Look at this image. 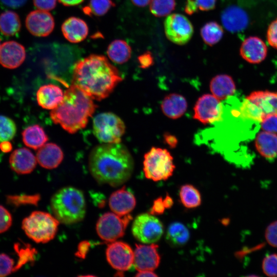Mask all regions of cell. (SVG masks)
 <instances>
[{
  "label": "cell",
  "instance_id": "cell-1",
  "mask_svg": "<svg viewBox=\"0 0 277 277\" xmlns=\"http://www.w3.org/2000/svg\"><path fill=\"white\" fill-rule=\"evenodd\" d=\"M122 81L117 69L102 55H90L77 61L73 67L72 84L93 100L108 97Z\"/></svg>",
  "mask_w": 277,
  "mask_h": 277
},
{
  "label": "cell",
  "instance_id": "cell-2",
  "mask_svg": "<svg viewBox=\"0 0 277 277\" xmlns=\"http://www.w3.org/2000/svg\"><path fill=\"white\" fill-rule=\"evenodd\" d=\"M88 166L91 175L98 183L117 187L130 178L134 162L128 149L121 143H103L90 152Z\"/></svg>",
  "mask_w": 277,
  "mask_h": 277
},
{
  "label": "cell",
  "instance_id": "cell-3",
  "mask_svg": "<svg viewBox=\"0 0 277 277\" xmlns=\"http://www.w3.org/2000/svg\"><path fill=\"white\" fill-rule=\"evenodd\" d=\"M93 100L76 86L71 84L65 91L62 102L51 110L50 117L69 133L86 127L97 107Z\"/></svg>",
  "mask_w": 277,
  "mask_h": 277
},
{
  "label": "cell",
  "instance_id": "cell-4",
  "mask_svg": "<svg viewBox=\"0 0 277 277\" xmlns=\"http://www.w3.org/2000/svg\"><path fill=\"white\" fill-rule=\"evenodd\" d=\"M52 212L60 223L72 224L83 220L86 212V204L83 193L72 187L62 188L52 196Z\"/></svg>",
  "mask_w": 277,
  "mask_h": 277
},
{
  "label": "cell",
  "instance_id": "cell-5",
  "mask_svg": "<svg viewBox=\"0 0 277 277\" xmlns=\"http://www.w3.org/2000/svg\"><path fill=\"white\" fill-rule=\"evenodd\" d=\"M240 114L244 118L258 122L268 115L277 114V92H252L242 103Z\"/></svg>",
  "mask_w": 277,
  "mask_h": 277
},
{
  "label": "cell",
  "instance_id": "cell-6",
  "mask_svg": "<svg viewBox=\"0 0 277 277\" xmlns=\"http://www.w3.org/2000/svg\"><path fill=\"white\" fill-rule=\"evenodd\" d=\"M59 223L50 213L34 211L23 220L22 229L35 242L46 243L55 237Z\"/></svg>",
  "mask_w": 277,
  "mask_h": 277
},
{
  "label": "cell",
  "instance_id": "cell-7",
  "mask_svg": "<svg viewBox=\"0 0 277 277\" xmlns=\"http://www.w3.org/2000/svg\"><path fill=\"white\" fill-rule=\"evenodd\" d=\"M175 167L173 157L166 149L152 147L144 155L143 171L148 179L166 180L173 174Z\"/></svg>",
  "mask_w": 277,
  "mask_h": 277
},
{
  "label": "cell",
  "instance_id": "cell-8",
  "mask_svg": "<svg viewBox=\"0 0 277 277\" xmlns=\"http://www.w3.org/2000/svg\"><path fill=\"white\" fill-rule=\"evenodd\" d=\"M125 129L124 122L113 113L103 112L98 114L93 118V133L97 139L103 143H120Z\"/></svg>",
  "mask_w": 277,
  "mask_h": 277
},
{
  "label": "cell",
  "instance_id": "cell-9",
  "mask_svg": "<svg viewBox=\"0 0 277 277\" xmlns=\"http://www.w3.org/2000/svg\"><path fill=\"white\" fill-rule=\"evenodd\" d=\"M132 233L138 241L145 244L157 242L164 232L162 222L150 213H142L137 215L133 222Z\"/></svg>",
  "mask_w": 277,
  "mask_h": 277
},
{
  "label": "cell",
  "instance_id": "cell-10",
  "mask_svg": "<svg viewBox=\"0 0 277 277\" xmlns=\"http://www.w3.org/2000/svg\"><path fill=\"white\" fill-rule=\"evenodd\" d=\"M132 217L127 214L121 216L114 212H106L98 219L96 232L103 240L112 242L122 237Z\"/></svg>",
  "mask_w": 277,
  "mask_h": 277
},
{
  "label": "cell",
  "instance_id": "cell-11",
  "mask_svg": "<svg viewBox=\"0 0 277 277\" xmlns=\"http://www.w3.org/2000/svg\"><path fill=\"white\" fill-rule=\"evenodd\" d=\"M164 31L171 42L182 45L187 43L193 33L190 21L184 15L174 13L168 15L164 22Z\"/></svg>",
  "mask_w": 277,
  "mask_h": 277
},
{
  "label": "cell",
  "instance_id": "cell-12",
  "mask_svg": "<svg viewBox=\"0 0 277 277\" xmlns=\"http://www.w3.org/2000/svg\"><path fill=\"white\" fill-rule=\"evenodd\" d=\"M220 101L213 94H206L199 97L194 108V118L204 124L220 121L224 108Z\"/></svg>",
  "mask_w": 277,
  "mask_h": 277
},
{
  "label": "cell",
  "instance_id": "cell-13",
  "mask_svg": "<svg viewBox=\"0 0 277 277\" xmlns=\"http://www.w3.org/2000/svg\"><path fill=\"white\" fill-rule=\"evenodd\" d=\"M106 255L109 264L117 270H128L133 265L134 251L125 242L116 241L111 242L106 249Z\"/></svg>",
  "mask_w": 277,
  "mask_h": 277
},
{
  "label": "cell",
  "instance_id": "cell-14",
  "mask_svg": "<svg viewBox=\"0 0 277 277\" xmlns=\"http://www.w3.org/2000/svg\"><path fill=\"white\" fill-rule=\"evenodd\" d=\"M158 247L159 246L154 243L135 245L133 265L137 271H153L158 267L161 260Z\"/></svg>",
  "mask_w": 277,
  "mask_h": 277
},
{
  "label": "cell",
  "instance_id": "cell-15",
  "mask_svg": "<svg viewBox=\"0 0 277 277\" xmlns=\"http://www.w3.org/2000/svg\"><path fill=\"white\" fill-rule=\"evenodd\" d=\"M25 24L27 29L32 35L45 37L52 32L55 23L50 12L38 9L31 11L27 15Z\"/></svg>",
  "mask_w": 277,
  "mask_h": 277
},
{
  "label": "cell",
  "instance_id": "cell-16",
  "mask_svg": "<svg viewBox=\"0 0 277 277\" xmlns=\"http://www.w3.org/2000/svg\"><path fill=\"white\" fill-rule=\"evenodd\" d=\"M25 47L13 41L3 43L0 48V64L5 68L15 69L20 66L26 58Z\"/></svg>",
  "mask_w": 277,
  "mask_h": 277
},
{
  "label": "cell",
  "instance_id": "cell-17",
  "mask_svg": "<svg viewBox=\"0 0 277 277\" xmlns=\"http://www.w3.org/2000/svg\"><path fill=\"white\" fill-rule=\"evenodd\" d=\"M36 157L26 148H20L11 154L9 162L11 169L19 174L32 172L36 166Z\"/></svg>",
  "mask_w": 277,
  "mask_h": 277
},
{
  "label": "cell",
  "instance_id": "cell-18",
  "mask_svg": "<svg viewBox=\"0 0 277 277\" xmlns=\"http://www.w3.org/2000/svg\"><path fill=\"white\" fill-rule=\"evenodd\" d=\"M267 48L264 42L256 36L246 38L240 47V54L249 63L258 64L266 57Z\"/></svg>",
  "mask_w": 277,
  "mask_h": 277
},
{
  "label": "cell",
  "instance_id": "cell-19",
  "mask_svg": "<svg viewBox=\"0 0 277 277\" xmlns=\"http://www.w3.org/2000/svg\"><path fill=\"white\" fill-rule=\"evenodd\" d=\"M136 205L134 195L124 187L113 192L110 196L109 205L111 211L124 216L131 212Z\"/></svg>",
  "mask_w": 277,
  "mask_h": 277
},
{
  "label": "cell",
  "instance_id": "cell-20",
  "mask_svg": "<svg viewBox=\"0 0 277 277\" xmlns=\"http://www.w3.org/2000/svg\"><path fill=\"white\" fill-rule=\"evenodd\" d=\"M221 22L226 29L231 32L244 30L248 24L247 13L237 6H230L222 13Z\"/></svg>",
  "mask_w": 277,
  "mask_h": 277
},
{
  "label": "cell",
  "instance_id": "cell-21",
  "mask_svg": "<svg viewBox=\"0 0 277 277\" xmlns=\"http://www.w3.org/2000/svg\"><path fill=\"white\" fill-rule=\"evenodd\" d=\"M36 159L41 167L48 169H54L62 162L64 153L56 144L46 143L38 149Z\"/></svg>",
  "mask_w": 277,
  "mask_h": 277
},
{
  "label": "cell",
  "instance_id": "cell-22",
  "mask_svg": "<svg viewBox=\"0 0 277 277\" xmlns=\"http://www.w3.org/2000/svg\"><path fill=\"white\" fill-rule=\"evenodd\" d=\"M64 95L59 86L52 84L44 85L36 92L37 102L42 108L52 110L62 102Z\"/></svg>",
  "mask_w": 277,
  "mask_h": 277
},
{
  "label": "cell",
  "instance_id": "cell-23",
  "mask_svg": "<svg viewBox=\"0 0 277 277\" xmlns=\"http://www.w3.org/2000/svg\"><path fill=\"white\" fill-rule=\"evenodd\" d=\"M62 32L69 42L77 43L84 40L88 35L89 29L86 23L77 17H70L62 25Z\"/></svg>",
  "mask_w": 277,
  "mask_h": 277
},
{
  "label": "cell",
  "instance_id": "cell-24",
  "mask_svg": "<svg viewBox=\"0 0 277 277\" xmlns=\"http://www.w3.org/2000/svg\"><path fill=\"white\" fill-rule=\"evenodd\" d=\"M187 103L184 96L176 93H171L163 100L161 108L164 114L172 119L181 117L186 112Z\"/></svg>",
  "mask_w": 277,
  "mask_h": 277
},
{
  "label": "cell",
  "instance_id": "cell-25",
  "mask_svg": "<svg viewBox=\"0 0 277 277\" xmlns=\"http://www.w3.org/2000/svg\"><path fill=\"white\" fill-rule=\"evenodd\" d=\"M258 152L267 159L277 156V134L267 131L259 133L255 140Z\"/></svg>",
  "mask_w": 277,
  "mask_h": 277
},
{
  "label": "cell",
  "instance_id": "cell-26",
  "mask_svg": "<svg viewBox=\"0 0 277 277\" xmlns=\"http://www.w3.org/2000/svg\"><path fill=\"white\" fill-rule=\"evenodd\" d=\"M210 89L214 96L220 100H223L234 93L235 85L230 76L227 74H220L211 80Z\"/></svg>",
  "mask_w": 277,
  "mask_h": 277
},
{
  "label": "cell",
  "instance_id": "cell-27",
  "mask_svg": "<svg viewBox=\"0 0 277 277\" xmlns=\"http://www.w3.org/2000/svg\"><path fill=\"white\" fill-rule=\"evenodd\" d=\"M22 140L27 147L34 150L42 147L48 141V137L43 128L38 125L26 128L22 132Z\"/></svg>",
  "mask_w": 277,
  "mask_h": 277
},
{
  "label": "cell",
  "instance_id": "cell-28",
  "mask_svg": "<svg viewBox=\"0 0 277 277\" xmlns=\"http://www.w3.org/2000/svg\"><path fill=\"white\" fill-rule=\"evenodd\" d=\"M107 54L113 62L122 64L127 62L130 58L131 49L126 41L115 39L109 45Z\"/></svg>",
  "mask_w": 277,
  "mask_h": 277
},
{
  "label": "cell",
  "instance_id": "cell-29",
  "mask_svg": "<svg viewBox=\"0 0 277 277\" xmlns=\"http://www.w3.org/2000/svg\"><path fill=\"white\" fill-rule=\"evenodd\" d=\"M190 236L188 228L182 223L175 222L168 228L166 239L173 246H181L185 244Z\"/></svg>",
  "mask_w": 277,
  "mask_h": 277
},
{
  "label": "cell",
  "instance_id": "cell-30",
  "mask_svg": "<svg viewBox=\"0 0 277 277\" xmlns=\"http://www.w3.org/2000/svg\"><path fill=\"white\" fill-rule=\"evenodd\" d=\"M21 27V20L16 12L6 11L0 15V31L4 35L13 36L19 31Z\"/></svg>",
  "mask_w": 277,
  "mask_h": 277
},
{
  "label": "cell",
  "instance_id": "cell-31",
  "mask_svg": "<svg viewBox=\"0 0 277 277\" xmlns=\"http://www.w3.org/2000/svg\"><path fill=\"white\" fill-rule=\"evenodd\" d=\"M179 194L182 203L187 208H196L201 204L200 192L192 185L185 184L182 186Z\"/></svg>",
  "mask_w": 277,
  "mask_h": 277
},
{
  "label": "cell",
  "instance_id": "cell-32",
  "mask_svg": "<svg viewBox=\"0 0 277 277\" xmlns=\"http://www.w3.org/2000/svg\"><path fill=\"white\" fill-rule=\"evenodd\" d=\"M223 29L222 26L215 22H210L205 24L201 29V35L205 43L213 46L217 43L222 38Z\"/></svg>",
  "mask_w": 277,
  "mask_h": 277
},
{
  "label": "cell",
  "instance_id": "cell-33",
  "mask_svg": "<svg viewBox=\"0 0 277 277\" xmlns=\"http://www.w3.org/2000/svg\"><path fill=\"white\" fill-rule=\"evenodd\" d=\"M114 5L112 0H90L83 11L88 15L100 16L105 14Z\"/></svg>",
  "mask_w": 277,
  "mask_h": 277
},
{
  "label": "cell",
  "instance_id": "cell-34",
  "mask_svg": "<svg viewBox=\"0 0 277 277\" xmlns=\"http://www.w3.org/2000/svg\"><path fill=\"white\" fill-rule=\"evenodd\" d=\"M175 0H152L150 3V11L156 17H163L169 14L175 9Z\"/></svg>",
  "mask_w": 277,
  "mask_h": 277
},
{
  "label": "cell",
  "instance_id": "cell-35",
  "mask_svg": "<svg viewBox=\"0 0 277 277\" xmlns=\"http://www.w3.org/2000/svg\"><path fill=\"white\" fill-rule=\"evenodd\" d=\"M16 132V126L14 121L8 116L0 115V143L12 140Z\"/></svg>",
  "mask_w": 277,
  "mask_h": 277
},
{
  "label": "cell",
  "instance_id": "cell-36",
  "mask_svg": "<svg viewBox=\"0 0 277 277\" xmlns=\"http://www.w3.org/2000/svg\"><path fill=\"white\" fill-rule=\"evenodd\" d=\"M262 267L264 273L267 276H277V254L266 255L263 260Z\"/></svg>",
  "mask_w": 277,
  "mask_h": 277
},
{
  "label": "cell",
  "instance_id": "cell-37",
  "mask_svg": "<svg viewBox=\"0 0 277 277\" xmlns=\"http://www.w3.org/2000/svg\"><path fill=\"white\" fill-rule=\"evenodd\" d=\"M38 200V196L36 195H10L7 196V202L8 204L18 206L21 205L27 204H35Z\"/></svg>",
  "mask_w": 277,
  "mask_h": 277
},
{
  "label": "cell",
  "instance_id": "cell-38",
  "mask_svg": "<svg viewBox=\"0 0 277 277\" xmlns=\"http://www.w3.org/2000/svg\"><path fill=\"white\" fill-rule=\"evenodd\" d=\"M14 260L5 253H0V277H4L14 272Z\"/></svg>",
  "mask_w": 277,
  "mask_h": 277
},
{
  "label": "cell",
  "instance_id": "cell-39",
  "mask_svg": "<svg viewBox=\"0 0 277 277\" xmlns=\"http://www.w3.org/2000/svg\"><path fill=\"white\" fill-rule=\"evenodd\" d=\"M260 123L263 131L277 134V114L266 116Z\"/></svg>",
  "mask_w": 277,
  "mask_h": 277
},
{
  "label": "cell",
  "instance_id": "cell-40",
  "mask_svg": "<svg viewBox=\"0 0 277 277\" xmlns=\"http://www.w3.org/2000/svg\"><path fill=\"white\" fill-rule=\"evenodd\" d=\"M12 223L11 213L4 206L0 205V233L7 231Z\"/></svg>",
  "mask_w": 277,
  "mask_h": 277
},
{
  "label": "cell",
  "instance_id": "cell-41",
  "mask_svg": "<svg viewBox=\"0 0 277 277\" xmlns=\"http://www.w3.org/2000/svg\"><path fill=\"white\" fill-rule=\"evenodd\" d=\"M265 237L271 246L277 248V221L272 222L267 227Z\"/></svg>",
  "mask_w": 277,
  "mask_h": 277
},
{
  "label": "cell",
  "instance_id": "cell-42",
  "mask_svg": "<svg viewBox=\"0 0 277 277\" xmlns=\"http://www.w3.org/2000/svg\"><path fill=\"white\" fill-rule=\"evenodd\" d=\"M18 244H17L14 245L15 250L19 256L18 262L15 265L14 271L17 270L27 262L31 256L30 251L28 248H21Z\"/></svg>",
  "mask_w": 277,
  "mask_h": 277
},
{
  "label": "cell",
  "instance_id": "cell-43",
  "mask_svg": "<svg viewBox=\"0 0 277 277\" xmlns=\"http://www.w3.org/2000/svg\"><path fill=\"white\" fill-rule=\"evenodd\" d=\"M267 39L269 44L277 49V18L269 25L267 32Z\"/></svg>",
  "mask_w": 277,
  "mask_h": 277
},
{
  "label": "cell",
  "instance_id": "cell-44",
  "mask_svg": "<svg viewBox=\"0 0 277 277\" xmlns=\"http://www.w3.org/2000/svg\"><path fill=\"white\" fill-rule=\"evenodd\" d=\"M33 1L34 6L38 9L49 11L55 7L57 0H33Z\"/></svg>",
  "mask_w": 277,
  "mask_h": 277
},
{
  "label": "cell",
  "instance_id": "cell-45",
  "mask_svg": "<svg viewBox=\"0 0 277 277\" xmlns=\"http://www.w3.org/2000/svg\"><path fill=\"white\" fill-rule=\"evenodd\" d=\"M166 209L164 198L160 197L154 201L153 204L150 209V213L152 215L162 214Z\"/></svg>",
  "mask_w": 277,
  "mask_h": 277
},
{
  "label": "cell",
  "instance_id": "cell-46",
  "mask_svg": "<svg viewBox=\"0 0 277 277\" xmlns=\"http://www.w3.org/2000/svg\"><path fill=\"white\" fill-rule=\"evenodd\" d=\"M138 62L142 68H147L153 64V57L149 51H146L138 57Z\"/></svg>",
  "mask_w": 277,
  "mask_h": 277
},
{
  "label": "cell",
  "instance_id": "cell-47",
  "mask_svg": "<svg viewBox=\"0 0 277 277\" xmlns=\"http://www.w3.org/2000/svg\"><path fill=\"white\" fill-rule=\"evenodd\" d=\"M197 8L202 11H209L213 9L216 0H194Z\"/></svg>",
  "mask_w": 277,
  "mask_h": 277
},
{
  "label": "cell",
  "instance_id": "cell-48",
  "mask_svg": "<svg viewBox=\"0 0 277 277\" xmlns=\"http://www.w3.org/2000/svg\"><path fill=\"white\" fill-rule=\"evenodd\" d=\"M1 1L8 7L16 8L23 6L27 0H1Z\"/></svg>",
  "mask_w": 277,
  "mask_h": 277
},
{
  "label": "cell",
  "instance_id": "cell-49",
  "mask_svg": "<svg viewBox=\"0 0 277 277\" xmlns=\"http://www.w3.org/2000/svg\"><path fill=\"white\" fill-rule=\"evenodd\" d=\"M197 9L194 0H188L185 6V12L189 14L193 13Z\"/></svg>",
  "mask_w": 277,
  "mask_h": 277
},
{
  "label": "cell",
  "instance_id": "cell-50",
  "mask_svg": "<svg viewBox=\"0 0 277 277\" xmlns=\"http://www.w3.org/2000/svg\"><path fill=\"white\" fill-rule=\"evenodd\" d=\"M164 140L166 143L171 147H174L177 143V139L174 136L169 134H166L164 135Z\"/></svg>",
  "mask_w": 277,
  "mask_h": 277
},
{
  "label": "cell",
  "instance_id": "cell-51",
  "mask_svg": "<svg viewBox=\"0 0 277 277\" xmlns=\"http://www.w3.org/2000/svg\"><path fill=\"white\" fill-rule=\"evenodd\" d=\"M0 149L3 152H9L12 149V145L9 141L2 142L0 143Z\"/></svg>",
  "mask_w": 277,
  "mask_h": 277
},
{
  "label": "cell",
  "instance_id": "cell-52",
  "mask_svg": "<svg viewBox=\"0 0 277 277\" xmlns=\"http://www.w3.org/2000/svg\"><path fill=\"white\" fill-rule=\"evenodd\" d=\"M61 4L66 6H73L77 5L84 0H58Z\"/></svg>",
  "mask_w": 277,
  "mask_h": 277
},
{
  "label": "cell",
  "instance_id": "cell-53",
  "mask_svg": "<svg viewBox=\"0 0 277 277\" xmlns=\"http://www.w3.org/2000/svg\"><path fill=\"white\" fill-rule=\"evenodd\" d=\"M157 276L153 271H138L135 275L136 277H157Z\"/></svg>",
  "mask_w": 277,
  "mask_h": 277
},
{
  "label": "cell",
  "instance_id": "cell-54",
  "mask_svg": "<svg viewBox=\"0 0 277 277\" xmlns=\"http://www.w3.org/2000/svg\"><path fill=\"white\" fill-rule=\"evenodd\" d=\"M137 7H144L150 4L152 0H130Z\"/></svg>",
  "mask_w": 277,
  "mask_h": 277
},
{
  "label": "cell",
  "instance_id": "cell-55",
  "mask_svg": "<svg viewBox=\"0 0 277 277\" xmlns=\"http://www.w3.org/2000/svg\"><path fill=\"white\" fill-rule=\"evenodd\" d=\"M164 201L165 204L166 209L170 208L173 204V201L172 198L169 195H167L164 198Z\"/></svg>",
  "mask_w": 277,
  "mask_h": 277
},
{
  "label": "cell",
  "instance_id": "cell-56",
  "mask_svg": "<svg viewBox=\"0 0 277 277\" xmlns=\"http://www.w3.org/2000/svg\"><path fill=\"white\" fill-rule=\"evenodd\" d=\"M1 40H0V48H1Z\"/></svg>",
  "mask_w": 277,
  "mask_h": 277
}]
</instances>
